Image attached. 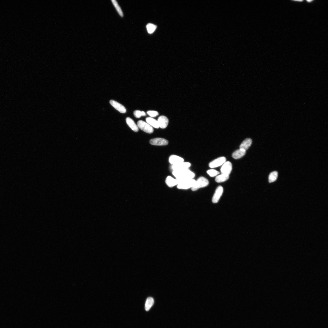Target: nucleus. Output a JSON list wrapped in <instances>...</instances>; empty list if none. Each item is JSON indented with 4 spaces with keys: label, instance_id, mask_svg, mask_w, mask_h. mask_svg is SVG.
<instances>
[{
    "label": "nucleus",
    "instance_id": "nucleus-14",
    "mask_svg": "<svg viewBox=\"0 0 328 328\" xmlns=\"http://www.w3.org/2000/svg\"><path fill=\"white\" fill-rule=\"evenodd\" d=\"M252 142L251 139L247 138L244 140L241 143L240 146V149L246 151L249 147L251 146Z\"/></svg>",
    "mask_w": 328,
    "mask_h": 328
},
{
    "label": "nucleus",
    "instance_id": "nucleus-23",
    "mask_svg": "<svg viewBox=\"0 0 328 328\" xmlns=\"http://www.w3.org/2000/svg\"><path fill=\"white\" fill-rule=\"evenodd\" d=\"M134 115L135 117L138 118H140L142 116H146L145 112L144 111H141L138 110H136L134 111Z\"/></svg>",
    "mask_w": 328,
    "mask_h": 328
},
{
    "label": "nucleus",
    "instance_id": "nucleus-24",
    "mask_svg": "<svg viewBox=\"0 0 328 328\" xmlns=\"http://www.w3.org/2000/svg\"><path fill=\"white\" fill-rule=\"evenodd\" d=\"M207 174L211 177H214L219 174V172L214 169H210L207 171Z\"/></svg>",
    "mask_w": 328,
    "mask_h": 328
},
{
    "label": "nucleus",
    "instance_id": "nucleus-21",
    "mask_svg": "<svg viewBox=\"0 0 328 328\" xmlns=\"http://www.w3.org/2000/svg\"><path fill=\"white\" fill-rule=\"evenodd\" d=\"M278 173L277 171H274L271 173L269 177V181L270 183L276 181L277 178Z\"/></svg>",
    "mask_w": 328,
    "mask_h": 328
},
{
    "label": "nucleus",
    "instance_id": "nucleus-7",
    "mask_svg": "<svg viewBox=\"0 0 328 328\" xmlns=\"http://www.w3.org/2000/svg\"><path fill=\"white\" fill-rule=\"evenodd\" d=\"M191 166L190 163L183 162L176 164L172 165L171 168L173 171L188 169Z\"/></svg>",
    "mask_w": 328,
    "mask_h": 328
},
{
    "label": "nucleus",
    "instance_id": "nucleus-8",
    "mask_svg": "<svg viewBox=\"0 0 328 328\" xmlns=\"http://www.w3.org/2000/svg\"><path fill=\"white\" fill-rule=\"evenodd\" d=\"M223 191V189L222 186H220L217 188L212 199V202L213 203H216L218 202L222 195Z\"/></svg>",
    "mask_w": 328,
    "mask_h": 328
},
{
    "label": "nucleus",
    "instance_id": "nucleus-22",
    "mask_svg": "<svg viewBox=\"0 0 328 328\" xmlns=\"http://www.w3.org/2000/svg\"><path fill=\"white\" fill-rule=\"evenodd\" d=\"M147 28L149 33L151 34L155 30L157 26L152 23H148L147 26Z\"/></svg>",
    "mask_w": 328,
    "mask_h": 328
},
{
    "label": "nucleus",
    "instance_id": "nucleus-9",
    "mask_svg": "<svg viewBox=\"0 0 328 328\" xmlns=\"http://www.w3.org/2000/svg\"><path fill=\"white\" fill-rule=\"evenodd\" d=\"M232 169V164L229 162H225L223 165L220 171L222 174L229 175Z\"/></svg>",
    "mask_w": 328,
    "mask_h": 328
},
{
    "label": "nucleus",
    "instance_id": "nucleus-19",
    "mask_svg": "<svg viewBox=\"0 0 328 328\" xmlns=\"http://www.w3.org/2000/svg\"><path fill=\"white\" fill-rule=\"evenodd\" d=\"M229 178V175L222 174L217 176L215 180L218 183H221L227 181Z\"/></svg>",
    "mask_w": 328,
    "mask_h": 328
},
{
    "label": "nucleus",
    "instance_id": "nucleus-2",
    "mask_svg": "<svg viewBox=\"0 0 328 328\" xmlns=\"http://www.w3.org/2000/svg\"><path fill=\"white\" fill-rule=\"evenodd\" d=\"M209 184L207 179L205 177H200L196 181L193 187L191 188L193 191H195L199 189L207 186Z\"/></svg>",
    "mask_w": 328,
    "mask_h": 328
},
{
    "label": "nucleus",
    "instance_id": "nucleus-13",
    "mask_svg": "<svg viewBox=\"0 0 328 328\" xmlns=\"http://www.w3.org/2000/svg\"><path fill=\"white\" fill-rule=\"evenodd\" d=\"M126 121L129 127L135 132H138L139 128L132 118L127 117L126 118Z\"/></svg>",
    "mask_w": 328,
    "mask_h": 328
},
{
    "label": "nucleus",
    "instance_id": "nucleus-25",
    "mask_svg": "<svg viewBox=\"0 0 328 328\" xmlns=\"http://www.w3.org/2000/svg\"><path fill=\"white\" fill-rule=\"evenodd\" d=\"M147 114L152 117H156L159 115L158 112L155 111H149L147 112Z\"/></svg>",
    "mask_w": 328,
    "mask_h": 328
},
{
    "label": "nucleus",
    "instance_id": "nucleus-11",
    "mask_svg": "<svg viewBox=\"0 0 328 328\" xmlns=\"http://www.w3.org/2000/svg\"><path fill=\"white\" fill-rule=\"evenodd\" d=\"M157 121L159 127L163 129L166 128L168 126L169 123L168 118L164 116H160L158 118Z\"/></svg>",
    "mask_w": 328,
    "mask_h": 328
},
{
    "label": "nucleus",
    "instance_id": "nucleus-1",
    "mask_svg": "<svg viewBox=\"0 0 328 328\" xmlns=\"http://www.w3.org/2000/svg\"><path fill=\"white\" fill-rule=\"evenodd\" d=\"M172 174L178 181L192 179L195 176L194 173L188 169L173 171Z\"/></svg>",
    "mask_w": 328,
    "mask_h": 328
},
{
    "label": "nucleus",
    "instance_id": "nucleus-6",
    "mask_svg": "<svg viewBox=\"0 0 328 328\" xmlns=\"http://www.w3.org/2000/svg\"><path fill=\"white\" fill-rule=\"evenodd\" d=\"M226 158L225 157H220L214 160L209 164L210 168H213L218 167L221 166L226 162Z\"/></svg>",
    "mask_w": 328,
    "mask_h": 328
},
{
    "label": "nucleus",
    "instance_id": "nucleus-16",
    "mask_svg": "<svg viewBox=\"0 0 328 328\" xmlns=\"http://www.w3.org/2000/svg\"><path fill=\"white\" fill-rule=\"evenodd\" d=\"M246 153V151L240 149L235 151L232 154V157L235 159H239L244 156Z\"/></svg>",
    "mask_w": 328,
    "mask_h": 328
},
{
    "label": "nucleus",
    "instance_id": "nucleus-10",
    "mask_svg": "<svg viewBox=\"0 0 328 328\" xmlns=\"http://www.w3.org/2000/svg\"><path fill=\"white\" fill-rule=\"evenodd\" d=\"M110 104L119 112L122 113L126 112L127 110L125 107L116 101L111 100L110 101Z\"/></svg>",
    "mask_w": 328,
    "mask_h": 328
},
{
    "label": "nucleus",
    "instance_id": "nucleus-15",
    "mask_svg": "<svg viewBox=\"0 0 328 328\" xmlns=\"http://www.w3.org/2000/svg\"><path fill=\"white\" fill-rule=\"evenodd\" d=\"M165 182L167 185L170 188L174 187L178 184L177 180L171 176H168L166 177Z\"/></svg>",
    "mask_w": 328,
    "mask_h": 328
},
{
    "label": "nucleus",
    "instance_id": "nucleus-5",
    "mask_svg": "<svg viewBox=\"0 0 328 328\" xmlns=\"http://www.w3.org/2000/svg\"><path fill=\"white\" fill-rule=\"evenodd\" d=\"M150 142L151 144L155 146H165L168 144V140L161 138L152 139L150 140Z\"/></svg>",
    "mask_w": 328,
    "mask_h": 328
},
{
    "label": "nucleus",
    "instance_id": "nucleus-4",
    "mask_svg": "<svg viewBox=\"0 0 328 328\" xmlns=\"http://www.w3.org/2000/svg\"><path fill=\"white\" fill-rule=\"evenodd\" d=\"M138 128L146 133L151 134L153 132V127L144 121H139L138 122Z\"/></svg>",
    "mask_w": 328,
    "mask_h": 328
},
{
    "label": "nucleus",
    "instance_id": "nucleus-3",
    "mask_svg": "<svg viewBox=\"0 0 328 328\" xmlns=\"http://www.w3.org/2000/svg\"><path fill=\"white\" fill-rule=\"evenodd\" d=\"M178 181V180H177ZM177 188L179 189H187L192 188L194 185L196 180L192 179L181 181H178Z\"/></svg>",
    "mask_w": 328,
    "mask_h": 328
},
{
    "label": "nucleus",
    "instance_id": "nucleus-18",
    "mask_svg": "<svg viewBox=\"0 0 328 328\" xmlns=\"http://www.w3.org/2000/svg\"><path fill=\"white\" fill-rule=\"evenodd\" d=\"M154 300L152 297H149L146 301L145 305V310L146 311H149L153 305Z\"/></svg>",
    "mask_w": 328,
    "mask_h": 328
},
{
    "label": "nucleus",
    "instance_id": "nucleus-17",
    "mask_svg": "<svg viewBox=\"0 0 328 328\" xmlns=\"http://www.w3.org/2000/svg\"><path fill=\"white\" fill-rule=\"evenodd\" d=\"M146 120L147 123L152 127L156 129L159 128L157 121L155 119L151 117H148L146 118Z\"/></svg>",
    "mask_w": 328,
    "mask_h": 328
},
{
    "label": "nucleus",
    "instance_id": "nucleus-20",
    "mask_svg": "<svg viewBox=\"0 0 328 328\" xmlns=\"http://www.w3.org/2000/svg\"><path fill=\"white\" fill-rule=\"evenodd\" d=\"M114 7L116 9V10L118 12V13L120 16L123 17V12L116 1V0H112L111 1Z\"/></svg>",
    "mask_w": 328,
    "mask_h": 328
},
{
    "label": "nucleus",
    "instance_id": "nucleus-12",
    "mask_svg": "<svg viewBox=\"0 0 328 328\" xmlns=\"http://www.w3.org/2000/svg\"><path fill=\"white\" fill-rule=\"evenodd\" d=\"M169 160L170 163L172 165L184 162V159L182 158L174 155H171L170 157Z\"/></svg>",
    "mask_w": 328,
    "mask_h": 328
}]
</instances>
